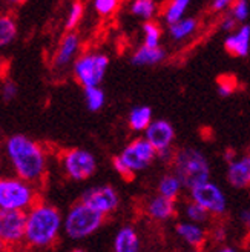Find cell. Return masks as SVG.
<instances>
[{
    "label": "cell",
    "mask_w": 250,
    "mask_h": 252,
    "mask_svg": "<svg viewBox=\"0 0 250 252\" xmlns=\"http://www.w3.org/2000/svg\"><path fill=\"white\" fill-rule=\"evenodd\" d=\"M94 8L100 16H112L118 8L117 0H95Z\"/></svg>",
    "instance_id": "31"
},
{
    "label": "cell",
    "mask_w": 250,
    "mask_h": 252,
    "mask_svg": "<svg viewBox=\"0 0 250 252\" xmlns=\"http://www.w3.org/2000/svg\"><path fill=\"white\" fill-rule=\"evenodd\" d=\"M158 11V6L154 0H135L131 5V12L144 22H151Z\"/></svg>",
    "instance_id": "25"
},
{
    "label": "cell",
    "mask_w": 250,
    "mask_h": 252,
    "mask_svg": "<svg viewBox=\"0 0 250 252\" xmlns=\"http://www.w3.org/2000/svg\"><path fill=\"white\" fill-rule=\"evenodd\" d=\"M175 231H177L181 240L186 245H189L194 251H201V248L207 240V232L201 224H195L191 221H180L177 223Z\"/></svg>",
    "instance_id": "13"
},
{
    "label": "cell",
    "mask_w": 250,
    "mask_h": 252,
    "mask_svg": "<svg viewBox=\"0 0 250 252\" xmlns=\"http://www.w3.org/2000/svg\"><path fill=\"white\" fill-rule=\"evenodd\" d=\"M2 252H17V251H16V249H6V248H5Z\"/></svg>",
    "instance_id": "39"
},
{
    "label": "cell",
    "mask_w": 250,
    "mask_h": 252,
    "mask_svg": "<svg viewBox=\"0 0 250 252\" xmlns=\"http://www.w3.org/2000/svg\"><path fill=\"white\" fill-rule=\"evenodd\" d=\"M235 86H236V80L233 77H221L218 80V91L221 95H230L235 91Z\"/></svg>",
    "instance_id": "33"
},
{
    "label": "cell",
    "mask_w": 250,
    "mask_h": 252,
    "mask_svg": "<svg viewBox=\"0 0 250 252\" xmlns=\"http://www.w3.org/2000/svg\"><path fill=\"white\" fill-rule=\"evenodd\" d=\"M61 165H63V169L69 179L76 182H83L92 177V174L97 169V160L89 151L74 148L63 153Z\"/></svg>",
    "instance_id": "7"
},
{
    "label": "cell",
    "mask_w": 250,
    "mask_h": 252,
    "mask_svg": "<svg viewBox=\"0 0 250 252\" xmlns=\"http://www.w3.org/2000/svg\"><path fill=\"white\" fill-rule=\"evenodd\" d=\"M109 66V59L105 54H83L74 62V75L83 88L100 86Z\"/></svg>",
    "instance_id": "6"
},
{
    "label": "cell",
    "mask_w": 250,
    "mask_h": 252,
    "mask_svg": "<svg viewBox=\"0 0 250 252\" xmlns=\"http://www.w3.org/2000/svg\"><path fill=\"white\" fill-rule=\"evenodd\" d=\"M82 203L105 217L117 209L120 198L114 188L109 185H102L87 189L82 198Z\"/></svg>",
    "instance_id": "11"
},
{
    "label": "cell",
    "mask_w": 250,
    "mask_h": 252,
    "mask_svg": "<svg viewBox=\"0 0 250 252\" xmlns=\"http://www.w3.org/2000/svg\"><path fill=\"white\" fill-rule=\"evenodd\" d=\"M118 157L124 163V166L132 174H135L139 171L146 169L147 166H151L157 157V153L144 138H137V140L131 142L121 151V154Z\"/></svg>",
    "instance_id": "10"
},
{
    "label": "cell",
    "mask_w": 250,
    "mask_h": 252,
    "mask_svg": "<svg viewBox=\"0 0 250 252\" xmlns=\"http://www.w3.org/2000/svg\"><path fill=\"white\" fill-rule=\"evenodd\" d=\"M189 5H191L189 0H173V2L167 3V6L165 8V12H163L165 22L170 27V25L184 19V14H186L187 8H189Z\"/></svg>",
    "instance_id": "24"
},
{
    "label": "cell",
    "mask_w": 250,
    "mask_h": 252,
    "mask_svg": "<svg viewBox=\"0 0 250 252\" xmlns=\"http://www.w3.org/2000/svg\"><path fill=\"white\" fill-rule=\"evenodd\" d=\"M128 122L132 131H144L152 122V109L149 106H135L129 112Z\"/></svg>",
    "instance_id": "22"
},
{
    "label": "cell",
    "mask_w": 250,
    "mask_h": 252,
    "mask_svg": "<svg viewBox=\"0 0 250 252\" xmlns=\"http://www.w3.org/2000/svg\"><path fill=\"white\" fill-rule=\"evenodd\" d=\"M236 20L230 16V14H227V16H224L222 17V22H221V28L224 30V31H235L236 30Z\"/></svg>",
    "instance_id": "35"
},
{
    "label": "cell",
    "mask_w": 250,
    "mask_h": 252,
    "mask_svg": "<svg viewBox=\"0 0 250 252\" xmlns=\"http://www.w3.org/2000/svg\"><path fill=\"white\" fill-rule=\"evenodd\" d=\"M144 140L151 145L155 153H165L169 151L173 138H175V129L173 126L166 120H152L151 125L144 129Z\"/></svg>",
    "instance_id": "12"
},
{
    "label": "cell",
    "mask_w": 250,
    "mask_h": 252,
    "mask_svg": "<svg viewBox=\"0 0 250 252\" xmlns=\"http://www.w3.org/2000/svg\"><path fill=\"white\" fill-rule=\"evenodd\" d=\"M84 102H86V106L89 111H92V112L100 111L105 106L106 94L100 86L84 88Z\"/></svg>",
    "instance_id": "26"
},
{
    "label": "cell",
    "mask_w": 250,
    "mask_h": 252,
    "mask_svg": "<svg viewBox=\"0 0 250 252\" xmlns=\"http://www.w3.org/2000/svg\"><path fill=\"white\" fill-rule=\"evenodd\" d=\"M175 211H177V206H175V201L155 195L149 200L146 212L147 216L157 220V221H166L169 219H172L175 216Z\"/></svg>",
    "instance_id": "17"
},
{
    "label": "cell",
    "mask_w": 250,
    "mask_h": 252,
    "mask_svg": "<svg viewBox=\"0 0 250 252\" xmlns=\"http://www.w3.org/2000/svg\"><path fill=\"white\" fill-rule=\"evenodd\" d=\"M114 252H140V237L134 228L124 226L117 232Z\"/></svg>",
    "instance_id": "18"
},
{
    "label": "cell",
    "mask_w": 250,
    "mask_h": 252,
    "mask_svg": "<svg viewBox=\"0 0 250 252\" xmlns=\"http://www.w3.org/2000/svg\"><path fill=\"white\" fill-rule=\"evenodd\" d=\"M27 212L0 209V242L3 248L14 249L25 242Z\"/></svg>",
    "instance_id": "9"
},
{
    "label": "cell",
    "mask_w": 250,
    "mask_h": 252,
    "mask_svg": "<svg viewBox=\"0 0 250 252\" xmlns=\"http://www.w3.org/2000/svg\"><path fill=\"white\" fill-rule=\"evenodd\" d=\"M230 5H232V2H229V0H215V2L212 3V9L217 11V12H222V11H226Z\"/></svg>",
    "instance_id": "36"
},
{
    "label": "cell",
    "mask_w": 250,
    "mask_h": 252,
    "mask_svg": "<svg viewBox=\"0 0 250 252\" xmlns=\"http://www.w3.org/2000/svg\"><path fill=\"white\" fill-rule=\"evenodd\" d=\"M181 189H183V185L173 172L163 175L161 180L158 182V195L173 200V201L181 194Z\"/></svg>",
    "instance_id": "20"
},
{
    "label": "cell",
    "mask_w": 250,
    "mask_h": 252,
    "mask_svg": "<svg viewBox=\"0 0 250 252\" xmlns=\"http://www.w3.org/2000/svg\"><path fill=\"white\" fill-rule=\"evenodd\" d=\"M71 252H84V251H82V249H72Z\"/></svg>",
    "instance_id": "40"
},
{
    "label": "cell",
    "mask_w": 250,
    "mask_h": 252,
    "mask_svg": "<svg viewBox=\"0 0 250 252\" xmlns=\"http://www.w3.org/2000/svg\"><path fill=\"white\" fill-rule=\"evenodd\" d=\"M241 220L244 224H249V220H250V214H249V209H244L241 212Z\"/></svg>",
    "instance_id": "38"
},
{
    "label": "cell",
    "mask_w": 250,
    "mask_h": 252,
    "mask_svg": "<svg viewBox=\"0 0 250 252\" xmlns=\"http://www.w3.org/2000/svg\"><path fill=\"white\" fill-rule=\"evenodd\" d=\"M17 37V22L9 14H0V49L11 45Z\"/></svg>",
    "instance_id": "23"
},
{
    "label": "cell",
    "mask_w": 250,
    "mask_h": 252,
    "mask_svg": "<svg viewBox=\"0 0 250 252\" xmlns=\"http://www.w3.org/2000/svg\"><path fill=\"white\" fill-rule=\"evenodd\" d=\"M83 14H84V6L82 2H76L72 3L71 8H69V12H68V17H66V22H65V27L68 31H72L79 27V23L82 22L83 19Z\"/></svg>",
    "instance_id": "29"
},
{
    "label": "cell",
    "mask_w": 250,
    "mask_h": 252,
    "mask_svg": "<svg viewBox=\"0 0 250 252\" xmlns=\"http://www.w3.org/2000/svg\"><path fill=\"white\" fill-rule=\"evenodd\" d=\"M114 169L121 175L123 179H126V180H131V179H132V175H134L126 166H124V163L120 160V157H115V158H114Z\"/></svg>",
    "instance_id": "34"
},
{
    "label": "cell",
    "mask_w": 250,
    "mask_h": 252,
    "mask_svg": "<svg viewBox=\"0 0 250 252\" xmlns=\"http://www.w3.org/2000/svg\"><path fill=\"white\" fill-rule=\"evenodd\" d=\"M226 51L235 57H247L250 49V27L243 25L236 31L227 35L226 42H224Z\"/></svg>",
    "instance_id": "15"
},
{
    "label": "cell",
    "mask_w": 250,
    "mask_h": 252,
    "mask_svg": "<svg viewBox=\"0 0 250 252\" xmlns=\"http://www.w3.org/2000/svg\"><path fill=\"white\" fill-rule=\"evenodd\" d=\"M61 216L57 208L35 201L27 211L25 223V242L34 248L51 246L60 234Z\"/></svg>",
    "instance_id": "2"
},
{
    "label": "cell",
    "mask_w": 250,
    "mask_h": 252,
    "mask_svg": "<svg viewBox=\"0 0 250 252\" xmlns=\"http://www.w3.org/2000/svg\"><path fill=\"white\" fill-rule=\"evenodd\" d=\"M227 182L236 189H246L250 185V157L235 158L227 166Z\"/></svg>",
    "instance_id": "14"
},
{
    "label": "cell",
    "mask_w": 250,
    "mask_h": 252,
    "mask_svg": "<svg viewBox=\"0 0 250 252\" xmlns=\"http://www.w3.org/2000/svg\"><path fill=\"white\" fill-rule=\"evenodd\" d=\"M198 30V20L194 17H184L180 22L173 23L169 27V34L173 40H184L187 37H191L194 32H196Z\"/></svg>",
    "instance_id": "21"
},
{
    "label": "cell",
    "mask_w": 250,
    "mask_h": 252,
    "mask_svg": "<svg viewBox=\"0 0 250 252\" xmlns=\"http://www.w3.org/2000/svg\"><path fill=\"white\" fill-rule=\"evenodd\" d=\"M105 217L102 214L92 211L83 205L82 201L77 205H74L65 217V232L72 240H82L92 235L100 226L103 224Z\"/></svg>",
    "instance_id": "5"
},
{
    "label": "cell",
    "mask_w": 250,
    "mask_h": 252,
    "mask_svg": "<svg viewBox=\"0 0 250 252\" xmlns=\"http://www.w3.org/2000/svg\"><path fill=\"white\" fill-rule=\"evenodd\" d=\"M79 46H80V39L76 32H68L66 35H63V39L60 40L57 46V51L54 56V65L58 68L66 66L76 57Z\"/></svg>",
    "instance_id": "16"
},
{
    "label": "cell",
    "mask_w": 250,
    "mask_h": 252,
    "mask_svg": "<svg viewBox=\"0 0 250 252\" xmlns=\"http://www.w3.org/2000/svg\"><path fill=\"white\" fill-rule=\"evenodd\" d=\"M17 91H19V88H17V85L14 82L5 80L3 85H2V90H0V95H2V98L5 100V102H11V100L16 98Z\"/></svg>",
    "instance_id": "32"
},
{
    "label": "cell",
    "mask_w": 250,
    "mask_h": 252,
    "mask_svg": "<svg viewBox=\"0 0 250 252\" xmlns=\"http://www.w3.org/2000/svg\"><path fill=\"white\" fill-rule=\"evenodd\" d=\"M166 57V51L163 48H149L141 45L132 56V63L137 66H152L163 62Z\"/></svg>",
    "instance_id": "19"
},
{
    "label": "cell",
    "mask_w": 250,
    "mask_h": 252,
    "mask_svg": "<svg viewBox=\"0 0 250 252\" xmlns=\"http://www.w3.org/2000/svg\"><path fill=\"white\" fill-rule=\"evenodd\" d=\"M3 249H5V248H3V245H2V242H0V252H2Z\"/></svg>",
    "instance_id": "41"
},
{
    "label": "cell",
    "mask_w": 250,
    "mask_h": 252,
    "mask_svg": "<svg viewBox=\"0 0 250 252\" xmlns=\"http://www.w3.org/2000/svg\"><path fill=\"white\" fill-rule=\"evenodd\" d=\"M249 3L246 2V0H238V2L232 3L230 6V16L236 20V23L240 22H246L247 17H249Z\"/></svg>",
    "instance_id": "30"
},
{
    "label": "cell",
    "mask_w": 250,
    "mask_h": 252,
    "mask_svg": "<svg viewBox=\"0 0 250 252\" xmlns=\"http://www.w3.org/2000/svg\"><path fill=\"white\" fill-rule=\"evenodd\" d=\"M35 186L17 177H0V209L27 212L35 203Z\"/></svg>",
    "instance_id": "4"
},
{
    "label": "cell",
    "mask_w": 250,
    "mask_h": 252,
    "mask_svg": "<svg viewBox=\"0 0 250 252\" xmlns=\"http://www.w3.org/2000/svg\"><path fill=\"white\" fill-rule=\"evenodd\" d=\"M191 191V201L199 205L209 212V216H222L227 211V197L222 189L214 182H204Z\"/></svg>",
    "instance_id": "8"
},
{
    "label": "cell",
    "mask_w": 250,
    "mask_h": 252,
    "mask_svg": "<svg viewBox=\"0 0 250 252\" xmlns=\"http://www.w3.org/2000/svg\"><path fill=\"white\" fill-rule=\"evenodd\" d=\"M173 174L181 182L183 188L192 189L209 182L210 166L206 156L195 148H181L172 156Z\"/></svg>",
    "instance_id": "3"
},
{
    "label": "cell",
    "mask_w": 250,
    "mask_h": 252,
    "mask_svg": "<svg viewBox=\"0 0 250 252\" xmlns=\"http://www.w3.org/2000/svg\"><path fill=\"white\" fill-rule=\"evenodd\" d=\"M161 40V28L154 20L143 23V45L149 48H158Z\"/></svg>",
    "instance_id": "27"
},
{
    "label": "cell",
    "mask_w": 250,
    "mask_h": 252,
    "mask_svg": "<svg viewBox=\"0 0 250 252\" xmlns=\"http://www.w3.org/2000/svg\"><path fill=\"white\" fill-rule=\"evenodd\" d=\"M215 252H238V249H235L233 246H221Z\"/></svg>",
    "instance_id": "37"
},
{
    "label": "cell",
    "mask_w": 250,
    "mask_h": 252,
    "mask_svg": "<svg viewBox=\"0 0 250 252\" xmlns=\"http://www.w3.org/2000/svg\"><path fill=\"white\" fill-rule=\"evenodd\" d=\"M187 252H201V251H194V249H192V251H187Z\"/></svg>",
    "instance_id": "42"
},
{
    "label": "cell",
    "mask_w": 250,
    "mask_h": 252,
    "mask_svg": "<svg viewBox=\"0 0 250 252\" xmlns=\"http://www.w3.org/2000/svg\"><path fill=\"white\" fill-rule=\"evenodd\" d=\"M184 214L187 217V221L195 223V224H203L209 220V212L206 209H203L199 205L194 203V201H189L184 206Z\"/></svg>",
    "instance_id": "28"
},
{
    "label": "cell",
    "mask_w": 250,
    "mask_h": 252,
    "mask_svg": "<svg viewBox=\"0 0 250 252\" xmlns=\"http://www.w3.org/2000/svg\"><path fill=\"white\" fill-rule=\"evenodd\" d=\"M6 156L16 177L32 186L39 183L46 171V154L32 138L14 134L6 140Z\"/></svg>",
    "instance_id": "1"
}]
</instances>
